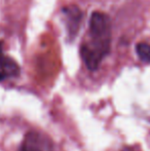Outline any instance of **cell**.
<instances>
[{"label":"cell","mask_w":150,"mask_h":151,"mask_svg":"<svg viewBox=\"0 0 150 151\" xmlns=\"http://www.w3.org/2000/svg\"><path fill=\"white\" fill-rule=\"evenodd\" d=\"M0 73L4 77H16L20 74V67L17 62L9 57L4 56L0 42Z\"/></svg>","instance_id":"obj_4"},{"label":"cell","mask_w":150,"mask_h":151,"mask_svg":"<svg viewBox=\"0 0 150 151\" xmlns=\"http://www.w3.org/2000/svg\"><path fill=\"white\" fill-rule=\"evenodd\" d=\"M63 14L65 17V22H66V28L69 33L70 38L75 37V35L78 33L80 26V22L82 19V12L77 6H67L63 8Z\"/></svg>","instance_id":"obj_3"},{"label":"cell","mask_w":150,"mask_h":151,"mask_svg":"<svg viewBox=\"0 0 150 151\" xmlns=\"http://www.w3.org/2000/svg\"><path fill=\"white\" fill-rule=\"evenodd\" d=\"M19 151H43V150L40 148V146L38 145L36 142H34L32 136H29L25 140L24 143L22 144V146L20 147Z\"/></svg>","instance_id":"obj_6"},{"label":"cell","mask_w":150,"mask_h":151,"mask_svg":"<svg viewBox=\"0 0 150 151\" xmlns=\"http://www.w3.org/2000/svg\"><path fill=\"white\" fill-rule=\"evenodd\" d=\"M136 52L139 59L144 63H150V44L147 42H139L136 45Z\"/></svg>","instance_id":"obj_5"},{"label":"cell","mask_w":150,"mask_h":151,"mask_svg":"<svg viewBox=\"0 0 150 151\" xmlns=\"http://www.w3.org/2000/svg\"><path fill=\"white\" fill-rule=\"evenodd\" d=\"M88 42L100 47L110 50L111 24L110 19L102 12H94L90 19Z\"/></svg>","instance_id":"obj_1"},{"label":"cell","mask_w":150,"mask_h":151,"mask_svg":"<svg viewBox=\"0 0 150 151\" xmlns=\"http://www.w3.org/2000/svg\"><path fill=\"white\" fill-rule=\"evenodd\" d=\"M122 151H134V150H132V149H130V148H124Z\"/></svg>","instance_id":"obj_7"},{"label":"cell","mask_w":150,"mask_h":151,"mask_svg":"<svg viewBox=\"0 0 150 151\" xmlns=\"http://www.w3.org/2000/svg\"><path fill=\"white\" fill-rule=\"evenodd\" d=\"M109 52L110 50L97 46L88 41L82 43L80 47V56L82 61L90 71H96L98 69L101 62L109 54Z\"/></svg>","instance_id":"obj_2"}]
</instances>
